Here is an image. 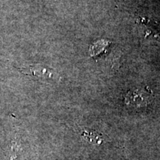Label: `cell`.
<instances>
[{"mask_svg": "<svg viewBox=\"0 0 160 160\" xmlns=\"http://www.w3.org/2000/svg\"><path fill=\"white\" fill-rule=\"evenodd\" d=\"M18 69L24 74L31 76L39 79L47 80H58L59 79V76L56 71L44 65H34L25 68H19Z\"/></svg>", "mask_w": 160, "mask_h": 160, "instance_id": "1", "label": "cell"}, {"mask_svg": "<svg viewBox=\"0 0 160 160\" xmlns=\"http://www.w3.org/2000/svg\"><path fill=\"white\" fill-rule=\"evenodd\" d=\"M152 94L145 90H136L128 92L125 96V102L127 105L133 108H143L151 103Z\"/></svg>", "mask_w": 160, "mask_h": 160, "instance_id": "2", "label": "cell"}, {"mask_svg": "<svg viewBox=\"0 0 160 160\" xmlns=\"http://www.w3.org/2000/svg\"><path fill=\"white\" fill-rule=\"evenodd\" d=\"M108 44L109 42L105 41V40H100V41L97 42L90 48V54L93 57L99 55L104 51H105V48L108 46Z\"/></svg>", "mask_w": 160, "mask_h": 160, "instance_id": "3", "label": "cell"}, {"mask_svg": "<svg viewBox=\"0 0 160 160\" xmlns=\"http://www.w3.org/2000/svg\"><path fill=\"white\" fill-rule=\"evenodd\" d=\"M82 137L90 143L98 144L101 142V134L98 133L97 132L92 131H83L82 133Z\"/></svg>", "mask_w": 160, "mask_h": 160, "instance_id": "4", "label": "cell"}]
</instances>
